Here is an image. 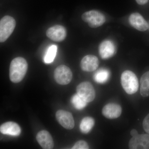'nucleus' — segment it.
<instances>
[{
	"mask_svg": "<svg viewBox=\"0 0 149 149\" xmlns=\"http://www.w3.org/2000/svg\"><path fill=\"white\" fill-rule=\"evenodd\" d=\"M54 76L56 82L58 84L65 85L69 84L72 80V74L69 67L61 65L55 70Z\"/></svg>",
	"mask_w": 149,
	"mask_h": 149,
	"instance_id": "39448f33",
	"label": "nucleus"
},
{
	"mask_svg": "<svg viewBox=\"0 0 149 149\" xmlns=\"http://www.w3.org/2000/svg\"><path fill=\"white\" fill-rule=\"evenodd\" d=\"M37 142L43 149H51L53 148L54 143L49 133L45 130H41L37 134Z\"/></svg>",
	"mask_w": 149,
	"mask_h": 149,
	"instance_id": "4468645a",
	"label": "nucleus"
},
{
	"mask_svg": "<svg viewBox=\"0 0 149 149\" xmlns=\"http://www.w3.org/2000/svg\"><path fill=\"white\" fill-rule=\"evenodd\" d=\"M46 35L48 38L52 41L61 42L65 39L67 35L66 30L62 25H55L47 29Z\"/></svg>",
	"mask_w": 149,
	"mask_h": 149,
	"instance_id": "6e6552de",
	"label": "nucleus"
},
{
	"mask_svg": "<svg viewBox=\"0 0 149 149\" xmlns=\"http://www.w3.org/2000/svg\"><path fill=\"white\" fill-rule=\"evenodd\" d=\"M89 146L88 144L84 141H77L72 148V149H88Z\"/></svg>",
	"mask_w": 149,
	"mask_h": 149,
	"instance_id": "412c9836",
	"label": "nucleus"
},
{
	"mask_svg": "<svg viewBox=\"0 0 149 149\" xmlns=\"http://www.w3.org/2000/svg\"><path fill=\"white\" fill-rule=\"evenodd\" d=\"M71 102L74 108L78 110L83 109L87 106L88 103L86 101L79 96L77 93L72 96Z\"/></svg>",
	"mask_w": 149,
	"mask_h": 149,
	"instance_id": "aec40b11",
	"label": "nucleus"
},
{
	"mask_svg": "<svg viewBox=\"0 0 149 149\" xmlns=\"http://www.w3.org/2000/svg\"><path fill=\"white\" fill-rule=\"evenodd\" d=\"M130 135L131 136H132V137H135V136H137V135H139L138 134V131L137 130H136V129H133L130 131Z\"/></svg>",
	"mask_w": 149,
	"mask_h": 149,
	"instance_id": "b1692460",
	"label": "nucleus"
},
{
	"mask_svg": "<svg viewBox=\"0 0 149 149\" xmlns=\"http://www.w3.org/2000/svg\"><path fill=\"white\" fill-rule=\"evenodd\" d=\"M136 2L140 5H143L148 2L149 0H136Z\"/></svg>",
	"mask_w": 149,
	"mask_h": 149,
	"instance_id": "5701e85b",
	"label": "nucleus"
},
{
	"mask_svg": "<svg viewBox=\"0 0 149 149\" xmlns=\"http://www.w3.org/2000/svg\"><path fill=\"white\" fill-rule=\"evenodd\" d=\"M140 93L144 97L149 96V71L145 72L141 77Z\"/></svg>",
	"mask_w": 149,
	"mask_h": 149,
	"instance_id": "dca6fc26",
	"label": "nucleus"
},
{
	"mask_svg": "<svg viewBox=\"0 0 149 149\" xmlns=\"http://www.w3.org/2000/svg\"><path fill=\"white\" fill-rule=\"evenodd\" d=\"M128 147L130 149H149V134H139L133 137Z\"/></svg>",
	"mask_w": 149,
	"mask_h": 149,
	"instance_id": "1a4fd4ad",
	"label": "nucleus"
},
{
	"mask_svg": "<svg viewBox=\"0 0 149 149\" xmlns=\"http://www.w3.org/2000/svg\"><path fill=\"white\" fill-rule=\"evenodd\" d=\"M120 80L123 88L127 94L133 95L138 91L139 80L136 74L132 71H124L121 74Z\"/></svg>",
	"mask_w": 149,
	"mask_h": 149,
	"instance_id": "f03ea898",
	"label": "nucleus"
},
{
	"mask_svg": "<svg viewBox=\"0 0 149 149\" xmlns=\"http://www.w3.org/2000/svg\"><path fill=\"white\" fill-rule=\"evenodd\" d=\"M122 113V108L118 104L111 103L107 104L102 110V113L107 118L115 119L120 116Z\"/></svg>",
	"mask_w": 149,
	"mask_h": 149,
	"instance_id": "ddd939ff",
	"label": "nucleus"
},
{
	"mask_svg": "<svg viewBox=\"0 0 149 149\" xmlns=\"http://www.w3.org/2000/svg\"><path fill=\"white\" fill-rule=\"evenodd\" d=\"M99 54L103 59H108L111 58L116 53V47L111 40H104L99 47Z\"/></svg>",
	"mask_w": 149,
	"mask_h": 149,
	"instance_id": "0eeeda50",
	"label": "nucleus"
},
{
	"mask_svg": "<svg viewBox=\"0 0 149 149\" xmlns=\"http://www.w3.org/2000/svg\"><path fill=\"white\" fill-rule=\"evenodd\" d=\"M128 22L131 26L139 31L144 32L148 28V24L142 15L138 13L131 14Z\"/></svg>",
	"mask_w": 149,
	"mask_h": 149,
	"instance_id": "9b49d317",
	"label": "nucleus"
},
{
	"mask_svg": "<svg viewBox=\"0 0 149 149\" xmlns=\"http://www.w3.org/2000/svg\"><path fill=\"white\" fill-rule=\"evenodd\" d=\"M28 69L27 61L23 58L17 57L11 62L9 69L10 79L14 83L23 80Z\"/></svg>",
	"mask_w": 149,
	"mask_h": 149,
	"instance_id": "f257e3e1",
	"label": "nucleus"
},
{
	"mask_svg": "<svg viewBox=\"0 0 149 149\" xmlns=\"http://www.w3.org/2000/svg\"><path fill=\"white\" fill-rule=\"evenodd\" d=\"M83 21L88 23L92 28H97L102 26L106 21L105 16L99 11L92 10L86 12L82 15Z\"/></svg>",
	"mask_w": 149,
	"mask_h": 149,
	"instance_id": "20e7f679",
	"label": "nucleus"
},
{
	"mask_svg": "<svg viewBox=\"0 0 149 149\" xmlns=\"http://www.w3.org/2000/svg\"><path fill=\"white\" fill-rule=\"evenodd\" d=\"M16 26L15 19L9 15L3 17L0 21V42H5L12 34Z\"/></svg>",
	"mask_w": 149,
	"mask_h": 149,
	"instance_id": "7ed1b4c3",
	"label": "nucleus"
},
{
	"mask_svg": "<svg viewBox=\"0 0 149 149\" xmlns=\"http://www.w3.org/2000/svg\"><path fill=\"white\" fill-rule=\"evenodd\" d=\"M110 73L108 70L106 68L99 69L95 73L94 79L96 83L103 84L108 80Z\"/></svg>",
	"mask_w": 149,
	"mask_h": 149,
	"instance_id": "f3484780",
	"label": "nucleus"
},
{
	"mask_svg": "<svg viewBox=\"0 0 149 149\" xmlns=\"http://www.w3.org/2000/svg\"><path fill=\"white\" fill-rule=\"evenodd\" d=\"M57 120L64 128L71 130L74 128V122L72 114L69 112L60 110L56 114Z\"/></svg>",
	"mask_w": 149,
	"mask_h": 149,
	"instance_id": "9d476101",
	"label": "nucleus"
},
{
	"mask_svg": "<svg viewBox=\"0 0 149 149\" xmlns=\"http://www.w3.org/2000/svg\"><path fill=\"white\" fill-rule=\"evenodd\" d=\"M95 121L93 118H84L80 123V128L82 133L87 134L92 130L95 125Z\"/></svg>",
	"mask_w": 149,
	"mask_h": 149,
	"instance_id": "a211bd4d",
	"label": "nucleus"
},
{
	"mask_svg": "<svg viewBox=\"0 0 149 149\" xmlns=\"http://www.w3.org/2000/svg\"><path fill=\"white\" fill-rule=\"evenodd\" d=\"M57 52V47L52 45L49 47L44 57V61L46 64H49L54 61Z\"/></svg>",
	"mask_w": 149,
	"mask_h": 149,
	"instance_id": "6ab92c4d",
	"label": "nucleus"
},
{
	"mask_svg": "<svg viewBox=\"0 0 149 149\" xmlns=\"http://www.w3.org/2000/svg\"><path fill=\"white\" fill-rule=\"evenodd\" d=\"M77 94L88 103L93 101L95 97V92L93 85L88 82L80 83L77 86Z\"/></svg>",
	"mask_w": 149,
	"mask_h": 149,
	"instance_id": "423d86ee",
	"label": "nucleus"
},
{
	"mask_svg": "<svg viewBox=\"0 0 149 149\" xmlns=\"http://www.w3.org/2000/svg\"><path fill=\"white\" fill-rule=\"evenodd\" d=\"M0 131L4 135L17 136L21 133V129L17 123L13 122H7L1 125Z\"/></svg>",
	"mask_w": 149,
	"mask_h": 149,
	"instance_id": "2eb2a0df",
	"label": "nucleus"
},
{
	"mask_svg": "<svg viewBox=\"0 0 149 149\" xmlns=\"http://www.w3.org/2000/svg\"><path fill=\"white\" fill-rule=\"evenodd\" d=\"M143 125L145 131L149 134V113L144 118Z\"/></svg>",
	"mask_w": 149,
	"mask_h": 149,
	"instance_id": "4be33fe9",
	"label": "nucleus"
},
{
	"mask_svg": "<svg viewBox=\"0 0 149 149\" xmlns=\"http://www.w3.org/2000/svg\"><path fill=\"white\" fill-rule=\"evenodd\" d=\"M99 61L96 56L88 55L83 57L80 62V67L82 70L86 72L95 71L99 66Z\"/></svg>",
	"mask_w": 149,
	"mask_h": 149,
	"instance_id": "f8f14e48",
	"label": "nucleus"
}]
</instances>
